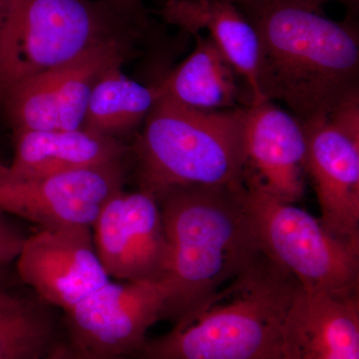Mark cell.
Segmentation results:
<instances>
[{
  "label": "cell",
  "instance_id": "6da1fadb",
  "mask_svg": "<svg viewBox=\"0 0 359 359\" xmlns=\"http://www.w3.org/2000/svg\"><path fill=\"white\" fill-rule=\"evenodd\" d=\"M238 8L259 40L257 84L302 124L359 95V32L290 0H250Z\"/></svg>",
  "mask_w": 359,
  "mask_h": 359
},
{
  "label": "cell",
  "instance_id": "7a4b0ae2",
  "mask_svg": "<svg viewBox=\"0 0 359 359\" xmlns=\"http://www.w3.org/2000/svg\"><path fill=\"white\" fill-rule=\"evenodd\" d=\"M169 248L163 320L207 309L266 257L245 203V185L187 186L158 198Z\"/></svg>",
  "mask_w": 359,
  "mask_h": 359
},
{
  "label": "cell",
  "instance_id": "3957f363",
  "mask_svg": "<svg viewBox=\"0 0 359 359\" xmlns=\"http://www.w3.org/2000/svg\"><path fill=\"white\" fill-rule=\"evenodd\" d=\"M245 108L202 111L161 97L130 149L138 190L157 200L178 187L244 186Z\"/></svg>",
  "mask_w": 359,
  "mask_h": 359
},
{
  "label": "cell",
  "instance_id": "277c9868",
  "mask_svg": "<svg viewBox=\"0 0 359 359\" xmlns=\"http://www.w3.org/2000/svg\"><path fill=\"white\" fill-rule=\"evenodd\" d=\"M301 285L264 257L216 302L127 359H271Z\"/></svg>",
  "mask_w": 359,
  "mask_h": 359
},
{
  "label": "cell",
  "instance_id": "5b68a950",
  "mask_svg": "<svg viewBox=\"0 0 359 359\" xmlns=\"http://www.w3.org/2000/svg\"><path fill=\"white\" fill-rule=\"evenodd\" d=\"M102 0H0V99L92 47L139 34Z\"/></svg>",
  "mask_w": 359,
  "mask_h": 359
},
{
  "label": "cell",
  "instance_id": "8992f818",
  "mask_svg": "<svg viewBox=\"0 0 359 359\" xmlns=\"http://www.w3.org/2000/svg\"><path fill=\"white\" fill-rule=\"evenodd\" d=\"M245 203L264 256L302 289L334 294L359 292V245L335 237L309 212L271 195L245 176Z\"/></svg>",
  "mask_w": 359,
  "mask_h": 359
},
{
  "label": "cell",
  "instance_id": "52a82bcc",
  "mask_svg": "<svg viewBox=\"0 0 359 359\" xmlns=\"http://www.w3.org/2000/svg\"><path fill=\"white\" fill-rule=\"evenodd\" d=\"M168 290L164 283L112 280L65 311V341L89 359H126L163 320Z\"/></svg>",
  "mask_w": 359,
  "mask_h": 359
},
{
  "label": "cell",
  "instance_id": "ba28073f",
  "mask_svg": "<svg viewBox=\"0 0 359 359\" xmlns=\"http://www.w3.org/2000/svg\"><path fill=\"white\" fill-rule=\"evenodd\" d=\"M103 42L14 87L2 97L14 130L82 128L87 104L98 80L133 54V40Z\"/></svg>",
  "mask_w": 359,
  "mask_h": 359
},
{
  "label": "cell",
  "instance_id": "9c48e42d",
  "mask_svg": "<svg viewBox=\"0 0 359 359\" xmlns=\"http://www.w3.org/2000/svg\"><path fill=\"white\" fill-rule=\"evenodd\" d=\"M302 126L306 173L313 182L321 223L335 237L359 245V95Z\"/></svg>",
  "mask_w": 359,
  "mask_h": 359
},
{
  "label": "cell",
  "instance_id": "30bf717a",
  "mask_svg": "<svg viewBox=\"0 0 359 359\" xmlns=\"http://www.w3.org/2000/svg\"><path fill=\"white\" fill-rule=\"evenodd\" d=\"M124 161L103 166L14 178L0 164V212L36 224L40 230L91 228L108 200L124 189Z\"/></svg>",
  "mask_w": 359,
  "mask_h": 359
},
{
  "label": "cell",
  "instance_id": "8fae6325",
  "mask_svg": "<svg viewBox=\"0 0 359 359\" xmlns=\"http://www.w3.org/2000/svg\"><path fill=\"white\" fill-rule=\"evenodd\" d=\"M96 254L121 282L164 283L169 248L159 203L150 194L116 193L92 226Z\"/></svg>",
  "mask_w": 359,
  "mask_h": 359
},
{
  "label": "cell",
  "instance_id": "7c38bea8",
  "mask_svg": "<svg viewBox=\"0 0 359 359\" xmlns=\"http://www.w3.org/2000/svg\"><path fill=\"white\" fill-rule=\"evenodd\" d=\"M16 271L42 302L62 313L112 278L94 247L92 229L40 230L28 236L16 259Z\"/></svg>",
  "mask_w": 359,
  "mask_h": 359
},
{
  "label": "cell",
  "instance_id": "4fadbf2b",
  "mask_svg": "<svg viewBox=\"0 0 359 359\" xmlns=\"http://www.w3.org/2000/svg\"><path fill=\"white\" fill-rule=\"evenodd\" d=\"M243 142L245 176L283 202L302 199L306 141L301 121L273 101L252 104L245 108Z\"/></svg>",
  "mask_w": 359,
  "mask_h": 359
},
{
  "label": "cell",
  "instance_id": "5bb4252c",
  "mask_svg": "<svg viewBox=\"0 0 359 359\" xmlns=\"http://www.w3.org/2000/svg\"><path fill=\"white\" fill-rule=\"evenodd\" d=\"M271 359H359V292L299 287Z\"/></svg>",
  "mask_w": 359,
  "mask_h": 359
},
{
  "label": "cell",
  "instance_id": "9a60e30c",
  "mask_svg": "<svg viewBox=\"0 0 359 359\" xmlns=\"http://www.w3.org/2000/svg\"><path fill=\"white\" fill-rule=\"evenodd\" d=\"M157 14L186 34L204 32L244 82L250 105L266 101L257 84L259 37L237 4L229 0H167Z\"/></svg>",
  "mask_w": 359,
  "mask_h": 359
},
{
  "label": "cell",
  "instance_id": "2e32d148",
  "mask_svg": "<svg viewBox=\"0 0 359 359\" xmlns=\"http://www.w3.org/2000/svg\"><path fill=\"white\" fill-rule=\"evenodd\" d=\"M130 149L119 139L84 128L14 130L13 162L4 171L29 179L124 161Z\"/></svg>",
  "mask_w": 359,
  "mask_h": 359
},
{
  "label": "cell",
  "instance_id": "e0dca14e",
  "mask_svg": "<svg viewBox=\"0 0 359 359\" xmlns=\"http://www.w3.org/2000/svg\"><path fill=\"white\" fill-rule=\"evenodd\" d=\"M195 48L160 83L164 96L175 102L202 111L247 107L244 83L217 45L207 34L197 33ZM245 85V84H244Z\"/></svg>",
  "mask_w": 359,
  "mask_h": 359
},
{
  "label": "cell",
  "instance_id": "ac0fdd59",
  "mask_svg": "<svg viewBox=\"0 0 359 359\" xmlns=\"http://www.w3.org/2000/svg\"><path fill=\"white\" fill-rule=\"evenodd\" d=\"M163 95L160 84L139 83L122 72V66H116L92 90L82 128L121 140L145 121Z\"/></svg>",
  "mask_w": 359,
  "mask_h": 359
},
{
  "label": "cell",
  "instance_id": "d6986e66",
  "mask_svg": "<svg viewBox=\"0 0 359 359\" xmlns=\"http://www.w3.org/2000/svg\"><path fill=\"white\" fill-rule=\"evenodd\" d=\"M54 308L32 295L0 290V359H43L60 340Z\"/></svg>",
  "mask_w": 359,
  "mask_h": 359
},
{
  "label": "cell",
  "instance_id": "ffe728a7",
  "mask_svg": "<svg viewBox=\"0 0 359 359\" xmlns=\"http://www.w3.org/2000/svg\"><path fill=\"white\" fill-rule=\"evenodd\" d=\"M0 212V266L6 268L18 259L22 245L28 236L2 216Z\"/></svg>",
  "mask_w": 359,
  "mask_h": 359
},
{
  "label": "cell",
  "instance_id": "44dd1931",
  "mask_svg": "<svg viewBox=\"0 0 359 359\" xmlns=\"http://www.w3.org/2000/svg\"><path fill=\"white\" fill-rule=\"evenodd\" d=\"M102 1L134 25H143L145 15L143 13L141 0H102Z\"/></svg>",
  "mask_w": 359,
  "mask_h": 359
},
{
  "label": "cell",
  "instance_id": "7402d4cb",
  "mask_svg": "<svg viewBox=\"0 0 359 359\" xmlns=\"http://www.w3.org/2000/svg\"><path fill=\"white\" fill-rule=\"evenodd\" d=\"M290 1H294L295 4L309 7V8L313 9V11L323 13L321 7L328 4V2L334 1L340 2V4H344V6L351 8V11H355V9L358 7L359 0H290Z\"/></svg>",
  "mask_w": 359,
  "mask_h": 359
},
{
  "label": "cell",
  "instance_id": "603a6c76",
  "mask_svg": "<svg viewBox=\"0 0 359 359\" xmlns=\"http://www.w3.org/2000/svg\"><path fill=\"white\" fill-rule=\"evenodd\" d=\"M50 359H89L84 356L79 355L74 351L70 348V346L65 341V339H60L53 347L50 353Z\"/></svg>",
  "mask_w": 359,
  "mask_h": 359
},
{
  "label": "cell",
  "instance_id": "cb8c5ba5",
  "mask_svg": "<svg viewBox=\"0 0 359 359\" xmlns=\"http://www.w3.org/2000/svg\"><path fill=\"white\" fill-rule=\"evenodd\" d=\"M4 271H6V268L0 266V290L6 289V285H4Z\"/></svg>",
  "mask_w": 359,
  "mask_h": 359
},
{
  "label": "cell",
  "instance_id": "d4e9b609",
  "mask_svg": "<svg viewBox=\"0 0 359 359\" xmlns=\"http://www.w3.org/2000/svg\"><path fill=\"white\" fill-rule=\"evenodd\" d=\"M229 1L233 2V4L238 6V4H245V2L250 1V0H229Z\"/></svg>",
  "mask_w": 359,
  "mask_h": 359
},
{
  "label": "cell",
  "instance_id": "484cf974",
  "mask_svg": "<svg viewBox=\"0 0 359 359\" xmlns=\"http://www.w3.org/2000/svg\"><path fill=\"white\" fill-rule=\"evenodd\" d=\"M50 353H51V351H50ZM50 353L47 354V355L45 356V358L43 359H50Z\"/></svg>",
  "mask_w": 359,
  "mask_h": 359
}]
</instances>
